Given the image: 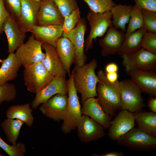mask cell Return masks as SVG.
<instances>
[{
  "mask_svg": "<svg viewBox=\"0 0 156 156\" xmlns=\"http://www.w3.org/2000/svg\"><path fill=\"white\" fill-rule=\"evenodd\" d=\"M33 109L30 104L12 105L8 108L6 112L7 118L18 119L23 121L28 126L31 127L34 120L32 114Z\"/></svg>",
  "mask_w": 156,
  "mask_h": 156,
  "instance_id": "cell-28",
  "label": "cell"
},
{
  "mask_svg": "<svg viewBox=\"0 0 156 156\" xmlns=\"http://www.w3.org/2000/svg\"><path fill=\"white\" fill-rule=\"evenodd\" d=\"M86 18L90 27L89 34L84 42L85 51L87 53L93 48V40L97 37H102L112 25L110 12L96 13L90 10Z\"/></svg>",
  "mask_w": 156,
  "mask_h": 156,
  "instance_id": "cell-5",
  "label": "cell"
},
{
  "mask_svg": "<svg viewBox=\"0 0 156 156\" xmlns=\"http://www.w3.org/2000/svg\"><path fill=\"white\" fill-rule=\"evenodd\" d=\"M74 71L73 68L69 79L66 80L68 91L67 104L61 127V131L65 134L76 129L77 123L82 115L77 92L74 84Z\"/></svg>",
  "mask_w": 156,
  "mask_h": 156,
  "instance_id": "cell-3",
  "label": "cell"
},
{
  "mask_svg": "<svg viewBox=\"0 0 156 156\" xmlns=\"http://www.w3.org/2000/svg\"><path fill=\"white\" fill-rule=\"evenodd\" d=\"M24 123L18 119L7 118L1 123V126L8 141L12 145L17 144L21 128Z\"/></svg>",
  "mask_w": 156,
  "mask_h": 156,
  "instance_id": "cell-29",
  "label": "cell"
},
{
  "mask_svg": "<svg viewBox=\"0 0 156 156\" xmlns=\"http://www.w3.org/2000/svg\"><path fill=\"white\" fill-rule=\"evenodd\" d=\"M35 1H40L41 0H35Z\"/></svg>",
  "mask_w": 156,
  "mask_h": 156,
  "instance_id": "cell-45",
  "label": "cell"
},
{
  "mask_svg": "<svg viewBox=\"0 0 156 156\" xmlns=\"http://www.w3.org/2000/svg\"><path fill=\"white\" fill-rule=\"evenodd\" d=\"M64 17L52 0H41L37 18V25L62 26Z\"/></svg>",
  "mask_w": 156,
  "mask_h": 156,
  "instance_id": "cell-15",
  "label": "cell"
},
{
  "mask_svg": "<svg viewBox=\"0 0 156 156\" xmlns=\"http://www.w3.org/2000/svg\"><path fill=\"white\" fill-rule=\"evenodd\" d=\"M81 108L82 114L91 118L106 130L109 128L112 117L103 110L97 99L89 98L82 103Z\"/></svg>",
  "mask_w": 156,
  "mask_h": 156,
  "instance_id": "cell-19",
  "label": "cell"
},
{
  "mask_svg": "<svg viewBox=\"0 0 156 156\" xmlns=\"http://www.w3.org/2000/svg\"><path fill=\"white\" fill-rule=\"evenodd\" d=\"M86 29V21L84 18H81L74 29L67 33L63 32L62 34L63 37L68 38L74 46L75 66H83L87 59L84 49V38Z\"/></svg>",
  "mask_w": 156,
  "mask_h": 156,
  "instance_id": "cell-10",
  "label": "cell"
},
{
  "mask_svg": "<svg viewBox=\"0 0 156 156\" xmlns=\"http://www.w3.org/2000/svg\"><path fill=\"white\" fill-rule=\"evenodd\" d=\"M76 128L79 139L85 143L99 140L105 135V129L101 125L83 115L79 120Z\"/></svg>",
  "mask_w": 156,
  "mask_h": 156,
  "instance_id": "cell-11",
  "label": "cell"
},
{
  "mask_svg": "<svg viewBox=\"0 0 156 156\" xmlns=\"http://www.w3.org/2000/svg\"><path fill=\"white\" fill-rule=\"evenodd\" d=\"M42 47L45 51V57L41 62L48 71L53 76L66 79V72L57 52L55 48L44 42Z\"/></svg>",
  "mask_w": 156,
  "mask_h": 156,
  "instance_id": "cell-20",
  "label": "cell"
},
{
  "mask_svg": "<svg viewBox=\"0 0 156 156\" xmlns=\"http://www.w3.org/2000/svg\"><path fill=\"white\" fill-rule=\"evenodd\" d=\"M126 73L130 77V79L139 87L142 91L156 96V73L141 70H134Z\"/></svg>",
  "mask_w": 156,
  "mask_h": 156,
  "instance_id": "cell-21",
  "label": "cell"
},
{
  "mask_svg": "<svg viewBox=\"0 0 156 156\" xmlns=\"http://www.w3.org/2000/svg\"><path fill=\"white\" fill-rule=\"evenodd\" d=\"M106 78L110 82L113 83L118 80V75L117 72L105 73Z\"/></svg>",
  "mask_w": 156,
  "mask_h": 156,
  "instance_id": "cell-42",
  "label": "cell"
},
{
  "mask_svg": "<svg viewBox=\"0 0 156 156\" xmlns=\"http://www.w3.org/2000/svg\"><path fill=\"white\" fill-rule=\"evenodd\" d=\"M55 48L67 74L70 77L71 73L70 68L75 62L74 46L68 38L62 36L57 40Z\"/></svg>",
  "mask_w": 156,
  "mask_h": 156,
  "instance_id": "cell-23",
  "label": "cell"
},
{
  "mask_svg": "<svg viewBox=\"0 0 156 156\" xmlns=\"http://www.w3.org/2000/svg\"><path fill=\"white\" fill-rule=\"evenodd\" d=\"M121 152L112 151L106 153L101 155V156H122L123 155Z\"/></svg>",
  "mask_w": 156,
  "mask_h": 156,
  "instance_id": "cell-44",
  "label": "cell"
},
{
  "mask_svg": "<svg viewBox=\"0 0 156 156\" xmlns=\"http://www.w3.org/2000/svg\"><path fill=\"white\" fill-rule=\"evenodd\" d=\"M121 57L122 65L125 67L126 72L156 69V54L142 48L133 53L124 54Z\"/></svg>",
  "mask_w": 156,
  "mask_h": 156,
  "instance_id": "cell-8",
  "label": "cell"
},
{
  "mask_svg": "<svg viewBox=\"0 0 156 156\" xmlns=\"http://www.w3.org/2000/svg\"><path fill=\"white\" fill-rule=\"evenodd\" d=\"M23 77L27 90L35 93L46 86L54 77L42 62L34 63L24 67Z\"/></svg>",
  "mask_w": 156,
  "mask_h": 156,
  "instance_id": "cell-4",
  "label": "cell"
},
{
  "mask_svg": "<svg viewBox=\"0 0 156 156\" xmlns=\"http://www.w3.org/2000/svg\"><path fill=\"white\" fill-rule=\"evenodd\" d=\"M141 46L143 49L156 54V34L146 32L142 37Z\"/></svg>",
  "mask_w": 156,
  "mask_h": 156,
  "instance_id": "cell-37",
  "label": "cell"
},
{
  "mask_svg": "<svg viewBox=\"0 0 156 156\" xmlns=\"http://www.w3.org/2000/svg\"><path fill=\"white\" fill-rule=\"evenodd\" d=\"M63 32L62 26L54 25H36L32 27L29 32L34 36L37 40L55 47L57 41L61 37Z\"/></svg>",
  "mask_w": 156,
  "mask_h": 156,
  "instance_id": "cell-22",
  "label": "cell"
},
{
  "mask_svg": "<svg viewBox=\"0 0 156 156\" xmlns=\"http://www.w3.org/2000/svg\"><path fill=\"white\" fill-rule=\"evenodd\" d=\"M58 8L64 17L78 8L76 0H52Z\"/></svg>",
  "mask_w": 156,
  "mask_h": 156,
  "instance_id": "cell-36",
  "label": "cell"
},
{
  "mask_svg": "<svg viewBox=\"0 0 156 156\" xmlns=\"http://www.w3.org/2000/svg\"><path fill=\"white\" fill-rule=\"evenodd\" d=\"M97 67L95 59L82 66H75L74 84L77 92L81 95L82 103L88 99L97 96L96 86L99 81L95 73Z\"/></svg>",
  "mask_w": 156,
  "mask_h": 156,
  "instance_id": "cell-2",
  "label": "cell"
},
{
  "mask_svg": "<svg viewBox=\"0 0 156 156\" xmlns=\"http://www.w3.org/2000/svg\"><path fill=\"white\" fill-rule=\"evenodd\" d=\"M118 69L117 65L114 63H111L108 64L105 68L106 73L117 72Z\"/></svg>",
  "mask_w": 156,
  "mask_h": 156,
  "instance_id": "cell-41",
  "label": "cell"
},
{
  "mask_svg": "<svg viewBox=\"0 0 156 156\" xmlns=\"http://www.w3.org/2000/svg\"><path fill=\"white\" fill-rule=\"evenodd\" d=\"M135 121L133 113L122 110L111 121L108 128L109 137L112 140H117L134 127Z\"/></svg>",
  "mask_w": 156,
  "mask_h": 156,
  "instance_id": "cell-14",
  "label": "cell"
},
{
  "mask_svg": "<svg viewBox=\"0 0 156 156\" xmlns=\"http://www.w3.org/2000/svg\"><path fill=\"white\" fill-rule=\"evenodd\" d=\"M141 12L147 31L156 34V12L141 9Z\"/></svg>",
  "mask_w": 156,
  "mask_h": 156,
  "instance_id": "cell-35",
  "label": "cell"
},
{
  "mask_svg": "<svg viewBox=\"0 0 156 156\" xmlns=\"http://www.w3.org/2000/svg\"><path fill=\"white\" fill-rule=\"evenodd\" d=\"M148 106L151 112L156 113V98L152 97L148 102Z\"/></svg>",
  "mask_w": 156,
  "mask_h": 156,
  "instance_id": "cell-43",
  "label": "cell"
},
{
  "mask_svg": "<svg viewBox=\"0 0 156 156\" xmlns=\"http://www.w3.org/2000/svg\"><path fill=\"white\" fill-rule=\"evenodd\" d=\"M40 1L22 0L21 14L16 21L22 31L29 32L33 27L37 25V18Z\"/></svg>",
  "mask_w": 156,
  "mask_h": 156,
  "instance_id": "cell-16",
  "label": "cell"
},
{
  "mask_svg": "<svg viewBox=\"0 0 156 156\" xmlns=\"http://www.w3.org/2000/svg\"><path fill=\"white\" fill-rule=\"evenodd\" d=\"M88 5L90 10L96 13L110 12L116 4L113 0H82Z\"/></svg>",
  "mask_w": 156,
  "mask_h": 156,
  "instance_id": "cell-31",
  "label": "cell"
},
{
  "mask_svg": "<svg viewBox=\"0 0 156 156\" xmlns=\"http://www.w3.org/2000/svg\"><path fill=\"white\" fill-rule=\"evenodd\" d=\"M128 23L125 34L134 32L144 25L141 9L135 5L133 6L132 9Z\"/></svg>",
  "mask_w": 156,
  "mask_h": 156,
  "instance_id": "cell-30",
  "label": "cell"
},
{
  "mask_svg": "<svg viewBox=\"0 0 156 156\" xmlns=\"http://www.w3.org/2000/svg\"><path fill=\"white\" fill-rule=\"evenodd\" d=\"M68 93L66 79L58 76L54 77L46 86L36 93L35 97L31 103V108L36 109L40 104L56 94L68 95Z\"/></svg>",
  "mask_w": 156,
  "mask_h": 156,
  "instance_id": "cell-13",
  "label": "cell"
},
{
  "mask_svg": "<svg viewBox=\"0 0 156 156\" xmlns=\"http://www.w3.org/2000/svg\"><path fill=\"white\" fill-rule=\"evenodd\" d=\"M17 92L15 85L6 82L0 85V104L4 102H10L16 98Z\"/></svg>",
  "mask_w": 156,
  "mask_h": 156,
  "instance_id": "cell-32",
  "label": "cell"
},
{
  "mask_svg": "<svg viewBox=\"0 0 156 156\" xmlns=\"http://www.w3.org/2000/svg\"><path fill=\"white\" fill-rule=\"evenodd\" d=\"M141 9L156 12V0H133Z\"/></svg>",
  "mask_w": 156,
  "mask_h": 156,
  "instance_id": "cell-39",
  "label": "cell"
},
{
  "mask_svg": "<svg viewBox=\"0 0 156 156\" xmlns=\"http://www.w3.org/2000/svg\"><path fill=\"white\" fill-rule=\"evenodd\" d=\"M133 6L116 5L111 10L112 26L124 33L126 31V25L129 23Z\"/></svg>",
  "mask_w": 156,
  "mask_h": 156,
  "instance_id": "cell-26",
  "label": "cell"
},
{
  "mask_svg": "<svg viewBox=\"0 0 156 156\" xmlns=\"http://www.w3.org/2000/svg\"><path fill=\"white\" fill-rule=\"evenodd\" d=\"M138 129L156 138V113L142 110L134 113Z\"/></svg>",
  "mask_w": 156,
  "mask_h": 156,
  "instance_id": "cell-27",
  "label": "cell"
},
{
  "mask_svg": "<svg viewBox=\"0 0 156 156\" xmlns=\"http://www.w3.org/2000/svg\"><path fill=\"white\" fill-rule=\"evenodd\" d=\"M80 14L81 12L78 8L64 17L62 26L64 32H68L75 28L81 19Z\"/></svg>",
  "mask_w": 156,
  "mask_h": 156,
  "instance_id": "cell-34",
  "label": "cell"
},
{
  "mask_svg": "<svg viewBox=\"0 0 156 156\" xmlns=\"http://www.w3.org/2000/svg\"><path fill=\"white\" fill-rule=\"evenodd\" d=\"M119 145L134 151H148L155 149L156 138L133 128L117 140Z\"/></svg>",
  "mask_w": 156,
  "mask_h": 156,
  "instance_id": "cell-7",
  "label": "cell"
},
{
  "mask_svg": "<svg viewBox=\"0 0 156 156\" xmlns=\"http://www.w3.org/2000/svg\"><path fill=\"white\" fill-rule=\"evenodd\" d=\"M121 109L134 113L145 107L142 91L131 79L120 82Z\"/></svg>",
  "mask_w": 156,
  "mask_h": 156,
  "instance_id": "cell-6",
  "label": "cell"
},
{
  "mask_svg": "<svg viewBox=\"0 0 156 156\" xmlns=\"http://www.w3.org/2000/svg\"><path fill=\"white\" fill-rule=\"evenodd\" d=\"M0 148L9 156H24L26 152L25 144L18 142L16 145H10L5 142L0 137Z\"/></svg>",
  "mask_w": 156,
  "mask_h": 156,
  "instance_id": "cell-33",
  "label": "cell"
},
{
  "mask_svg": "<svg viewBox=\"0 0 156 156\" xmlns=\"http://www.w3.org/2000/svg\"><path fill=\"white\" fill-rule=\"evenodd\" d=\"M125 36V33L116 29L112 25L110 26L105 36L99 40L102 55L106 56L117 54Z\"/></svg>",
  "mask_w": 156,
  "mask_h": 156,
  "instance_id": "cell-17",
  "label": "cell"
},
{
  "mask_svg": "<svg viewBox=\"0 0 156 156\" xmlns=\"http://www.w3.org/2000/svg\"><path fill=\"white\" fill-rule=\"evenodd\" d=\"M3 155L2 154H0V156H3Z\"/></svg>",
  "mask_w": 156,
  "mask_h": 156,
  "instance_id": "cell-46",
  "label": "cell"
},
{
  "mask_svg": "<svg viewBox=\"0 0 156 156\" xmlns=\"http://www.w3.org/2000/svg\"><path fill=\"white\" fill-rule=\"evenodd\" d=\"M0 85L14 80L18 76V73L22 64L15 52L9 53L5 59H0Z\"/></svg>",
  "mask_w": 156,
  "mask_h": 156,
  "instance_id": "cell-24",
  "label": "cell"
},
{
  "mask_svg": "<svg viewBox=\"0 0 156 156\" xmlns=\"http://www.w3.org/2000/svg\"><path fill=\"white\" fill-rule=\"evenodd\" d=\"M42 42L35 38L32 34L27 41L16 50V55L24 68L33 63L41 62L45 57L42 50Z\"/></svg>",
  "mask_w": 156,
  "mask_h": 156,
  "instance_id": "cell-9",
  "label": "cell"
},
{
  "mask_svg": "<svg viewBox=\"0 0 156 156\" xmlns=\"http://www.w3.org/2000/svg\"><path fill=\"white\" fill-rule=\"evenodd\" d=\"M2 29L7 38L8 52H15L17 48L24 43L26 33L21 30L17 21L10 15L6 18Z\"/></svg>",
  "mask_w": 156,
  "mask_h": 156,
  "instance_id": "cell-18",
  "label": "cell"
},
{
  "mask_svg": "<svg viewBox=\"0 0 156 156\" xmlns=\"http://www.w3.org/2000/svg\"><path fill=\"white\" fill-rule=\"evenodd\" d=\"M9 14L5 6L3 0H0V36L3 33L2 28L6 18Z\"/></svg>",
  "mask_w": 156,
  "mask_h": 156,
  "instance_id": "cell-40",
  "label": "cell"
},
{
  "mask_svg": "<svg viewBox=\"0 0 156 156\" xmlns=\"http://www.w3.org/2000/svg\"><path fill=\"white\" fill-rule=\"evenodd\" d=\"M22 0H3L5 6L10 15L16 21L21 14Z\"/></svg>",
  "mask_w": 156,
  "mask_h": 156,
  "instance_id": "cell-38",
  "label": "cell"
},
{
  "mask_svg": "<svg viewBox=\"0 0 156 156\" xmlns=\"http://www.w3.org/2000/svg\"><path fill=\"white\" fill-rule=\"evenodd\" d=\"M99 81L96 86L98 101L103 110L112 118L121 109L120 82H111L102 69L97 72Z\"/></svg>",
  "mask_w": 156,
  "mask_h": 156,
  "instance_id": "cell-1",
  "label": "cell"
},
{
  "mask_svg": "<svg viewBox=\"0 0 156 156\" xmlns=\"http://www.w3.org/2000/svg\"><path fill=\"white\" fill-rule=\"evenodd\" d=\"M68 95L58 94L42 103L39 110L44 116L55 121L63 120L67 104Z\"/></svg>",
  "mask_w": 156,
  "mask_h": 156,
  "instance_id": "cell-12",
  "label": "cell"
},
{
  "mask_svg": "<svg viewBox=\"0 0 156 156\" xmlns=\"http://www.w3.org/2000/svg\"><path fill=\"white\" fill-rule=\"evenodd\" d=\"M147 32L144 25L141 28L131 33L125 34L121 47L118 53V55L130 54L142 48V37Z\"/></svg>",
  "mask_w": 156,
  "mask_h": 156,
  "instance_id": "cell-25",
  "label": "cell"
}]
</instances>
